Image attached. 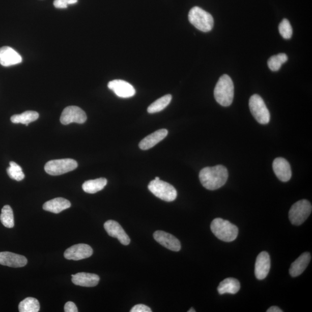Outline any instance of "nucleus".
<instances>
[{
    "instance_id": "nucleus-29",
    "label": "nucleus",
    "mask_w": 312,
    "mask_h": 312,
    "mask_svg": "<svg viewBox=\"0 0 312 312\" xmlns=\"http://www.w3.org/2000/svg\"><path fill=\"white\" fill-rule=\"evenodd\" d=\"M10 165V167H8L7 169L9 177L16 181H22L25 177V175L21 166L14 161H11Z\"/></svg>"
},
{
    "instance_id": "nucleus-12",
    "label": "nucleus",
    "mask_w": 312,
    "mask_h": 312,
    "mask_svg": "<svg viewBox=\"0 0 312 312\" xmlns=\"http://www.w3.org/2000/svg\"><path fill=\"white\" fill-rule=\"evenodd\" d=\"M104 226L106 232L109 236L117 238L123 245L130 244V239L129 236L117 221L112 220H108L105 222Z\"/></svg>"
},
{
    "instance_id": "nucleus-8",
    "label": "nucleus",
    "mask_w": 312,
    "mask_h": 312,
    "mask_svg": "<svg viewBox=\"0 0 312 312\" xmlns=\"http://www.w3.org/2000/svg\"><path fill=\"white\" fill-rule=\"evenodd\" d=\"M78 167L77 162L71 159L50 160L45 165V170L47 174L58 176L69 173Z\"/></svg>"
},
{
    "instance_id": "nucleus-1",
    "label": "nucleus",
    "mask_w": 312,
    "mask_h": 312,
    "mask_svg": "<svg viewBox=\"0 0 312 312\" xmlns=\"http://www.w3.org/2000/svg\"><path fill=\"white\" fill-rule=\"evenodd\" d=\"M228 169L221 165L205 167L201 170L199 174L202 185L209 190L220 189L228 181Z\"/></svg>"
},
{
    "instance_id": "nucleus-3",
    "label": "nucleus",
    "mask_w": 312,
    "mask_h": 312,
    "mask_svg": "<svg viewBox=\"0 0 312 312\" xmlns=\"http://www.w3.org/2000/svg\"><path fill=\"white\" fill-rule=\"evenodd\" d=\"M211 229L218 239L226 242H232L236 239L239 232L236 225L221 218H216L212 221Z\"/></svg>"
},
{
    "instance_id": "nucleus-2",
    "label": "nucleus",
    "mask_w": 312,
    "mask_h": 312,
    "mask_svg": "<svg viewBox=\"0 0 312 312\" xmlns=\"http://www.w3.org/2000/svg\"><path fill=\"white\" fill-rule=\"evenodd\" d=\"M214 96L216 101L221 106L232 105L234 96V86L229 75H222L218 80L214 90Z\"/></svg>"
},
{
    "instance_id": "nucleus-31",
    "label": "nucleus",
    "mask_w": 312,
    "mask_h": 312,
    "mask_svg": "<svg viewBox=\"0 0 312 312\" xmlns=\"http://www.w3.org/2000/svg\"><path fill=\"white\" fill-rule=\"evenodd\" d=\"M78 0H54L53 5L58 9H65L68 6L78 2Z\"/></svg>"
},
{
    "instance_id": "nucleus-18",
    "label": "nucleus",
    "mask_w": 312,
    "mask_h": 312,
    "mask_svg": "<svg viewBox=\"0 0 312 312\" xmlns=\"http://www.w3.org/2000/svg\"><path fill=\"white\" fill-rule=\"evenodd\" d=\"M71 276L72 283L82 287H95L99 283L100 279L99 276L86 272H79Z\"/></svg>"
},
{
    "instance_id": "nucleus-13",
    "label": "nucleus",
    "mask_w": 312,
    "mask_h": 312,
    "mask_svg": "<svg viewBox=\"0 0 312 312\" xmlns=\"http://www.w3.org/2000/svg\"><path fill=\"white\" fill-rule=\"evenodd\" d=\"M153 237L160 244L169 250L179 251L181 249V244L178 239L163 231H157L153 234Z\"/></svg>"
},
{
    "instance_id": "nucleus-14",
    "label": "nucleus",
    "mask_w": 312,
    "mask_h": 312,
    "mask_svg": "<svg viewBox=\"0 0 312 312\" xmlns=\"http://www.w3.org/2000/svg\"><path fill=\"white\" fill-rule=\"evenodd\" d=\"M271 268V259L266 251L260 253L255 264V275L259 280H263L267 276Z\"/></svg>"
},
{
    "instance_id": "nucleus-25",
    "label": "nucleus",
    "mask_w": 312,
    "mask_h": 312,
    "mask_svg": "<svg viewBox=\"0 0 312 312\" xmlns=\"http://www.w3.org/2000/svg\"><path fill=\"white\" fill-rule=\"evenodd\" d=\"M40 309V302L35 298L27 297L19 305L20 312H38Z\"/></svg>"
},
{
    "instance_id": "nucleus-23",
    "label": "nucleus",
    "mask_w": 312,
    "mask_h": 312,
    "mask_svg": "<svg viewBox=\"0 0 312 312\" xmlns=\"http://www.w3.org/2000/svg\"><path fill=\"white\" fill-rule=\"evenodd\" d=\"M106 184L107 180L105 178H98L85 182L83 184L82 189L87 193L95 194L103 189Z\"/></svg>"
},
{
    "instance_id": "nucleus-35",
    "label": "nucleus",
    "mask_w": 312,
    "mask_h": 312,
    "mask_svg": "<svg viewBox=\"0 0 312 312\" xmlns=\"http://www.w3.org/2000/svg\"><path fill=\"white\" fill-rule=\"evenodd\" d=\"M195 310L193 308V307H191V308H190L189 310H188V312H195Z\"/></svg>"
},
{
    "instance_id": "nucleus-33",
    "label": "nucleus",
    "mask_w": 312,
    "mask_h": 312,
    "mask_svg": "<svg viewBox=\"0 0 312 312\" xmlns=\"http://www.w3.org/2000/svg\"><path fill=\"white\" fill-rule=\"evenodd\" d=\"M65 311L66 312H78V310L73 302L69 301L66 303L65 306Z\"/></svg>"
},
{
    "instance_id": "nucleus-19",
    "label": "nucleus",
    "mask_w": 312,
    "mask_h": 312,
    "mask_svg": "<svg viewBox=\"0 0 312 312\" xmlns=\"http://www.w3.org/2000/svg\"><path fill=\"white\" fill-rule=\"evenodd\" d=\"M167 135V130L161 129L157 130L141 140L139 144V147L142 150H148V149L155 147L156 145L159 144Z\"/></svg>"
},
{
    "instance_id": "nucleus-24",
    "label": "nucleus",
    "mask_w": 312,
    "mask_h": 312,
    "mask_svg": "<svg viewBox=\"0 0 312 312\" xmlns=\"http://www.w3.org/2000/svg\"><path fill=\"white\" fill-rule=\"evenodd\" d=\"M38 118L39 114L36 111L27 110L19 115H13L11 118V121L13 123H21L28 126L29 123L37 121Z\"/></svg>"
},
{
    "instance_id": "nucleus-34",
    "label": "nucleus",
    "mask_w": 312,
    "mask_h": 312,
    "mask_svg": "<svg viewBox=\"0 0 312 312\" xmlns=\"http://www.w3.org/2000/svg\"><path fill=\"white\" fill-rule=\"evenodd\" d=\"M267 312H283V310L280 309L279 307L273 306L267 310Z\"/></svg>"
},
{
    "instance_id": "nucleus-20",
    "label": "nucleus",
    "mask_w": 312,
    "mask_h": 312,
    "mask_svg": "<svg viewBox=\"0 0 312 312\" xmlns=\"http://www.w3.org/2000/svg\"><path fill=\"white\" fill-rule=\"evenodd\" d=\"M311 255L309 253L302 254L294 263L291 265L289 272L292 277L300 276L304 272L310 262Z\"/></svg>"
},
{
    "instance_id": "nucleus-10",
    "label": "nucleus",
    "mask_w": 312,
    "mask_h": 312,
    "mask_svg": "<svg viewBox=\"0 0 312 312\" xmlns=\"http://www.w3.org/2000/svg\"><path fill=\"white\" fill-rule=\"evenodd\" d=\"M93 253V250L91 246L80 243L68 248L64 256L67 260L77 261L91 257Z\"/></svg>"
},
{
    "instance_id": "nucleus-11",
    "label": "nucleus",
    "mask_w": 312,
    "mask_h": 312,
    "mask_svg": "<svg viewBox=\"0 0 312 312\" xmlns=\"http://www.w3.org/2000/svg\"><path fill=\"white\" fill-rule=\"evenodd\" d=\"M108 88L112 91L117 96L127 98L133 97L135 95V90L133 86L123 80H114L108 84Z\"/></svg>"
},
{
    "instance_id": "nucleus-15",
    "label": "nucleus",
    "mask_w": 312,
    "mask_h": 312,
    "mask_svg": "<svg viewBox=\"0 0 312 312\" xmlns=\"http://www.w3.org/2000/svg\"><path fill=\"white\" fill-rule=\"evenodd\" d=\"M272 167L276 176L281 182H288L292 178V173L290 165L288 161L284 158H276L273 162Z\"/></svg>"
},
{
    "instance_id": "nucleus-22",
    "label": "nucleus",
    "mask_w": 312,
    "mask_h": 312,
    "mask_svg": "<svg viewBox=\"0 0 312 312\" xmlns=\"http://www.w3.org/2000/svg\"><path fill=\"white\" fill-rule=\"evenodd\" d=\"M240 288V283L237 279L229 277L220 282L217 288V292L220 295L226 293L236 294Z\"/></svg>"
},
{
    "instance_id": "nucleus-28",
    "label": "nucleus",
    "mask_w": 312,
    "mask_h": 312,
    "mask_svg": "<svg viewBox=\"0 0 312 312\" xmlns=\"http://www.w3.org/2000/svg\"><path fill=\"white\" fill-rule=\"evenodd\" d=\"M288 55L285 53H279L273 55L268 61V66L272 71H277L280 69L281 65L288 61Z\"/></svg>"
},
{
    "instance_id": "nucleus-27",
    "label": "nucleus",
    "mask_w": 312,
    "mask_h": 312,
    "mask_svg": "<svg viewBox=\"0 0 312 312\" xmlns=\"http://www.w3.org/2000/svg\"><path fill=\"white\" fill-rule=\"evenodd\" d=\"M0 220L6 228L9 229L14 228L15 225L14 213L10 205H5L2 208Z\"/></svg>"
},
{
    "instance_id": "nucleus-26",
    "label": "nucleus",
    "mask_w": 312,
    "mask_h": 312,
    "mask_svg": "<svg viewBox=\"0 0 312 312\" xmlns=\"http://www.w3.org/2000/svg\"><path fill=\"white\" fill-rule=\"evenodd\" d=\"M172 100V96L165 95L153 102L148 108L149 114H155L160 112L167 106Z\"/></svg>"
},
{
    "instance_id": "nucleus-32",
    "label": "nucleus",
    "mask_w": 312,
    "mask_h": 312,
    "mask_svg": "<svg viewBox=\"0 0 312 312\" xmlns=\"http://www.w3.org/2000/svg\"><path fill=\"white\" fill-rule=\"evenodd\" d=\"M131 312H151L150 307L143 304L135 305L130 310Z\"/></svg>"
},
{
    "instance_id": "nucleus-30",
    "label": "nucleus",
    "mask_w": 312,
    "mask_h": 312,
    "mask_svg": "<svg viewBox=\"0 0 312 312\" xmlns=\"http://www.w3.org/2000/svg\"><path fill=\"white\" fill-rule=\"evenodd\" d=\"M279 31L280 35L285 39L288 40L292 37L293 29L289 21L284 19L279 25Z\"/></svg>"
},
{
    "instance_id": "nucleus-17",
    "label": "nucleus",
    "mask_w": 312,
    "mask_h": 312,
    "mask_svg": "<svg viewBox=\"0 0 312 312\" xmlns=\"http://www.w3.org/2000/svg\"><path fill=\"white\" fill-rule=\"evenodd\" d=\"M27 260L22 255L9 251L0 252V264L13 268L23 267L26 266Z\"/></svg>"
},
{
    "instance_id": "nucleus-7",
    "label": "nucleus",
    "mask_w": 312,
    "mask_h": 312,
    "mask_svg": "<svg viewBox=\"0 0 312 312\" xmlns=\"http://www.w3.org/2000/svg\"><path fill=\"white\" fill-rule=\"evenodd\" d=\"M249 108L253 117L261 125H267L270 121V113L262 97L254 95L250 98Z\"/></svg>"
},
{
    "instance_id": "nucleus-4",
    "label": "nucleus",
    "mask_w": 312,
    "mask_h": 312,
    "mask_svg": "<svg viewBox=\"0 0 312 312\" xmlns=\"http://www.w3.org/2000/svg\"><path fill=\"white\" fill-rule=\"evenodd\" d=\"M189 20L195 28L205 33L212 31L214 25L212 16L198 7L191 8L189 13Z\"/></svg>"
},
{
    "instance_id": "nucleus-36",
    "label": "nucleus",
    "mask_w": 312,
    "mask_h": 312,
    "mask_svg": "<svg viewBox=\"0 0 312 312\" xmlns=\"http://www.w3.org/2000/svg\"><path fill=\"white\" fill-rule=\"evenodd\" d=\"M155 180H156V181H159V180H160V178H159V177H156V178H155Z\"/></svg>"
},
{
    "instance_id": "nucleus-21",
    "label": "nucleus",
    "mask_w": 312,
    "mask_h": 312,
    "mask_svg": "<svg viewBox=\"0 0 312 312\" xmlns=\"http://www.w3.org/2000/svg\"><path fill=\"white\" fill-rule=\"evenodd\" d=\"M71 204L69 201L64 198H55L46 202L43 205V209L46 211L54 213H59L70 208Z\"/></svg>"
},
{
    "instance_id": "nucleus-6",
    "label": "nucleus",
    "mask_w": 312,
    "mask_h": 312,
    "mask_svg": "<svg viewBox=\"0 0 312 312\" xmlns=\"http://www.w3.org/2000/svg\"><path fill=\"white\" fill-rule=\"evenodd\" d=\"M148 189L152 193L166 202H172L177 197V191L169 183L160 180L149 183Z\"/></svg>"
},
{
    "instance_id": "nucleus-16",
    "label": "nucleus",
    "mask_w": 312,
    "mask_h": 312,
    "mask_svg": "<svg viewBox=\"0 0 312 312\" xmlns=\"http://www.w3.org/2000/svg\"><path fill=\"white\" fill-rule=\"evenodd\" d=\"M22 62V56L11 47L3 46L0 48V65L4 67H10Z\"/></svg>"
},
{
    "instance_id": "nucleus-9",
    "label": "nucleus",
    "mask_w": 312,
    "mask_h": 312,
    "mask_svg": "<svg viewBox=\"0 0 312 312\" xmlns=\"http://www.w3.org/2000/svg\"><path fill=\"white\" fill-rule=\"evenodd\" d=\"M87 116L84 111L76 106H67L61 115V122L64 125H68L72 123L83 124L86 122Z\"/></svg>"
},
{
    "instance_id": "nucleus-5",
    "label": "nucleus",
    "mask_w": 312,
    "mask_h": 312,
    "mask_svg": "<svg viewBox=\"0 0 312 312\" xmlns=\"http://www.w3.org/2000/svg\"><path fill=\"white\" fill-rule=\"evenodd\" d=\"M311 211V205L308 201H298L290 209L289 216L291 223L295 225H301L309 217Z\"/></svg>"
}]
</instances>
